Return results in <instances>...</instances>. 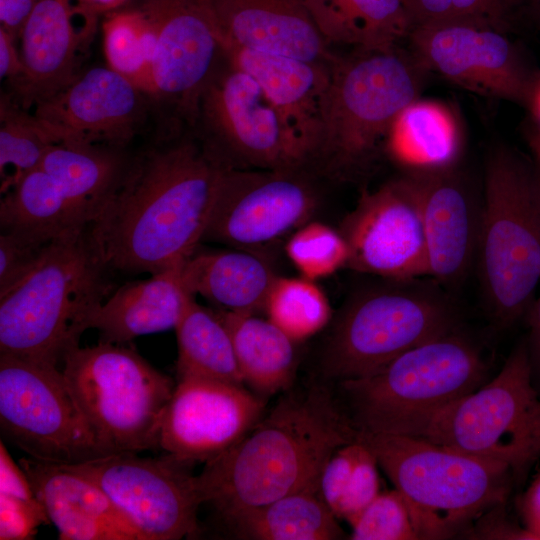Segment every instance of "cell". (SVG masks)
<instances>
[{"instance_id": "47", "label": "cell", "mask_w": 540, "mask_h": 540, "mask_svg": "<svg viewBox=\"0 0 540 540\" xmlns=\"http://www.w3.org/2000/svg\"><path fill=\"white\" fill-rule=\"evenodd\" d=\"M133 0H76L87 21L97 28L99 18L121 9Z\"/></svg>"}, {"instance_id": "1", "label": "cell", "mask_w": 540, "mask_h": 540, "mask_svg": "<svg viewBox=\"0 0 540 540\" xmlns=\"http://www.w3.org/2000/svg\"><path fill=\"white\" fill-rule=\"evenodd\" d=\"M222 170L195 137L170 135L134 154L88 227L108 268L151 275L182 263L203 241Z\"/></svg>"}, {"instance_id": "16", "label": "cell", "mask_w": 540, "mask_h": 540, "mask_svg": "<svg viewBox=\"0 0 540 540\" xmlns=\"http://www.w3.org/2000/svg\"><path fill=\"white\" fill-rule=\"evenodd\" d=\"M407 39L426 70L474 93L530 108L540 78L505 31L442 22L413 27Z\"/></svg>"}, {"instance_id": "46", "label": "cell", "mask_w": 540, "mask_h": 540, "mask_svg": "<svg viewBox=\"0 0 540 540\" xmlns=\"http://www.w3.org/2000/svg\"><path fill=\"white\" fill-rule=\"evenodd\" d=\"M39 0H0V26L19 42L22 27Z\"/></svg>"}, {"instance_id": "25", "label": "cell", "mask_w": 540, "mask_h": 540, "mask_svg": "<svg viewBox=\"0 0 540 540\" xmlns=\"http://www.w3.org/2000/svg\"><path fill=\"white\" fill-rule=\"evenodd\" d=\"M195 296L181 274V263L144 280L120 286L94 314L90 329L100 341L125 344L136 337L175 329Z\"/></svg>"}, {"instance_id": "51", "label": "cell", "mask_w": 540, "mask_h": 540, "mask_svg": "<svg viewBox=\"0 0 540 540\" xmlns=\"http://www.w3.org/2000/svg\"><path fill=\"white\" fill-rule=\"evenodd\" d=\"M526 3L532 7L540 20V0H526Z\"/></svg>"}, {"instance_id": "31", "label": "cell", "mask_w": 540, "mask_h": 540, "mask_svg": "<svg viewBox=\"0 0 540 540\" xmlns=\"http://www.w3.org/2000/svg\"><path fill=\"white\" fill-rule=\"evenodd\" d=\"M319 491L303 490L248 508L224 523L240 539L335 540L344 531Z\"/></svg>"}, {"instance_id": "50", "label": "cell", "mask_w": 540, "mask_h": 540, "mask_svg": "<svg viewBox=\"0 0 540 540\" xmlns=\"http://www.w3.org/2000/svg\"><path fill=\"white\" fill-rule=\"evenodd\" d=\"M530 108L532 109L536 118L540 121V82L534 94Z\"/></svg>"}, {"instance_id": "43", "label": "cell", "mask_w": 540, "mask_h": 540, "mask_svg": "<svg viewBox=\"0 0 540 540\" xmlns=\"http://www.w3.org/2000/svg\"><path fill=\"white\" fill-rule=\"evenodd\" d=\"M0 494L32 504L41 503L21 466L10 457L3 440L0 442Z\"/></svg>"}, {"instance_id": "14", "label": "cell", "mask_w": 540, "mask_h": 540, "mask_svg": "<svg viewBox=\"0 0 540 540\" xmlns=\"http://www.w3.org/2000/svg\"><path fill=\"white\" fill-rule=\"evenodd\" d=\"M62 465L94 482L144 540L192 538L200 531L202 499L192 463L166 453L149 458L117 452Z\"/></svg>"}, {"instance_id": "3", "label": "cell", "mask_w": 540, "mask_h": 540, "mask_svg": "<svg viewBox=\"0 0 540 540\" xmlns=\"http://www.w3.org/2000/svg\"><path fill=\"white\" fill-rule=\"evenodd\" d=\"M88 228L49 243L34 269L0 295V355L61 368L113 289Z\"/></svg>"}, {"instance_id": "17", "label": "cell", "mask_w": 540, "mask_h": 540, "mask_svg": "<svg viewBox=\"0 0 540 540\" xmlns=\"http://www.w3.org/2000/svg\"><path fill=\"white\" fill-rule=\"evenodd\" d=\"M339 231L349 251L346 268L383 279L429 276L419 202L405 174L364 191Z\"/></svg>"}, {"instance_id": "9", "label": "cell", "mask_w": 540, "mask_h": 540, "mask_svg": "<svg viewBox=\"0 0 540 540\" xmlns=\"http://www.w3.org/2000/svg\"><path fill=\"white\" fill-rule=\"evenodd\" d=\"M81 411L107 454L159 449L174 381L124 344L73 349L61 366Z\"/></svg>"}, {"instance_id": "37", "label": "cell", "mask_w": 540, "mask_h": 540, "mask_svg": "<svg viewBox=\"0 0 540 540\" xmlns=\"http://www.w3.org/2000/svg\"><path fill=\"white\" fill-rule=\"evenodd\" d=\"M264 310L268 319L295 342L321 331L332 316L325 293L315 281L303 276H277Z\"/></svg>"}, {"instance_id": "34", "label": "cell", "mask_w": 540, "mask_h": 540, "mask_svg": "<svg viewBox=\"0 0 540 540\" xmlns=\"http://www.w3.org/2000/svg\"><path fill=\"white\" fill-rule=\"evenodd\" d=\"M378 461L360 438L336 449L325 463L319 494L338 520L349 524L380 493Z\"/></svg>"}, {"instance_id": "12", "label": "cell", "mask_w": 540, "mask_h": 540, "mask_svg": "<svg viewBox=\"0 0 540 540\" xmlns=\"http://www.w3.org/2000/svg\"><path fill=\"white\" fill-rule=\"evenodd\" d=\"M0 429L33 459L76 464L107 455L59 367L0 355Z\"/></svg>"}, {"instance_id": "8", "label": "cell", "mask_w": 540, "mask_h": 540, "mask_svg": "<svg viewBox=\"0 0 540 540\" xmlns=\"http://www.w3.org/2000/svg\"><path fill=\"white\" fill-rule=\"evenodd\" d=\"M385 280L355 294L339 315L322 360L327 379L368 376L458 328L452 297L430 276Z\"/></svg>"}, {"instance_id": "35", "label": "cell", "mask_w": 540, "mask_h": 540, "mask_svg": "<svg viewBox=\"0 0 540 540\" xmlns=\"http://www.w3.org/2000/svg\"><path fill=\"white\" fill-rule=\"evenodd\" d=\"M56 137L32 112L21 107L9 93L0 97L1 194L24 174L39 168Z\"/></svg>"}, {"instance_id": "28", "label": "cell", "mask_w": 540, "mask_h": 540, "mask_svg": "<svg viewBox=\"0 0 540 540\" xmlns=\"http://www.w3.org/2000/svg\"><path fill=\"white\" fill-rule=\"evenodd\" d=\"M327 43L354 50H391L408 38L404 0H301Z\"/></svg>"}, {"instance_id": "24", "label": "cell", "mask_w": 540, "mask_h": 540, "mask_svg": "<svg viewBox=\"0 0 540 540\" xmlns=\"http://www.w3.org/2000/svg\"><path fill=\"white\" fill-rule=\"evenodd\" d=\"M224 42L312 62L335 54L301 0H211Z\"/></svg>"}, {"instance_id": "30", "label": "cell", "mask_w": 540, "mask_h": 540, "mask_svg": "<svg viewBox=\"0 0 540 540\" xmlns=\"http://www.w3.org/2000/svg\"><path fill=\"white\" fill-rule=\"evenodd\" d=\"M217 312L231 335L243 383L262 396L287 390L296 367V342L269 319Z\"/></svg>"}, {"instance_id": "39", "label": "cell", "mask_w": 540, "mask_h": 540, "mask_svg": "<svg viewBox=\"0 0 540 540\" xmlns=\"http://www.w3.org/2000/svg\"><path fill=\"white\" fill-rule=\"evenodd\" d=\"M526 0H404L412 28L442 22H469L506 31L514 9Z\"/></svg>"}, {"instance_id": "23", "label": "cell", "mask_w": 540, "mask_h": 540, "mask_svg": "<svg viewBox=\"0 0 540 540\" xmlns=\"http://www.w3.org/2000/svg\"><path fill=\"white\" fill-rule=\"evenodd\" d=\"M34 492L64 540H144L91 480L62 464L21 458Z\"/></svg>"}, {"instance_id": "38", "label": "cell", "mask_w": 540, "mask_h": 540, "mask_svg": "<svg viewBox=\"0 0 540 540\" xmlns=\"http://www.w3.org/2000/svg\"><path fill=\"white\" fill-rule=\"evenodd\" d=\"M285 252L300 276L313 281L346 268L349 257L346 240L339 230L311 220L292 233Z\"/></svg>"}, {"instance_id": "20", "label": "cell", "mask_w": 540, "mask_h": 540, "mask_svg": "<svg viewBox=\"0 0 540 540\" xmlns=\"http://www.w3.org/2000/svg\"><path fill=\"white\" fill-rule=\"evenodd\" d=\"M454 166L405 173L419 202L429 276L447 290L466 278L476 260L481 213Z\"/></svg>"}, {"instance_id": "4", "label": "cell", "mask_w": 540, "mask_h": 540, "mask_svg": "<svg viewBox=\"0 0 540 540\" xmlns=\"http://www.w3.org/2000/svg\"><path fill=\"white\" fill-rule=\"evenodd\" d=\"M330 70L310 169L350 181L365 175L386 151L398 116L418 98L426 69L398 47L335 55Z\"/></svg>"}, {"instance_id": "19", "label": "cell", "mask_w": 540, "mask_h": 540, "mask_svg": "<svg viewBox=\"0 0 540 540\" xmlns=\"http://www.w3.org/2000/svg\"><path fill=\"white\" fill-rule=\"evenodd\" d=\"M153 110L143 90L105 66L81 72L61 92L34 107L33 113L58 142L127 148Z\"/></svg>"}, {"instance_id": "22", "label": "cell", "mask_w": 540, "mask_h": 540, "mask_svg": "<svg viewBox=\"0 0 540 540\" xmlns=\"http://www.w3.org/2000/svg\"><path fill=\"white\" fill-rule=\"evenodd\" d=\"M225 57L251 75L310 168L330 83V62H312L223 43Z\"/></svg>"}, {"instance_id": "10", "label": "cell", "mask_w": 540, "mask_h": 540, "mask_svg": "<svg viewBox=\"0 0 540 540\" xmlns=\"http://www.w3.org/2000/svg\"><path fill=\"white\" fill-rule=\"evenodd\" d=\"M488 367L479 348L459 329L422 343L377 372L341 381L356 426L384 432L394 422L475 391Z\"/></svg>"}, {"instance_id": "45", "label": "cell", "mask_w": 540, "mask_h": 540, "mask_svg": "<svg viewBox=\"0 0 540 540\" xmlns=\"http://www.w3.org/2000/svg\"><path fill=\"white\" fill-rule=\"evenodd\" d=\"M13 35L0 26V78L9 83L10 89L21 80L24 74V64Z\"/></svg>"}, {"instance_id": "5", "label": "cell", "mask_w": 540, "mask_h": 540, "mask_svg": "<svg viewBox=\"0 0 540 540\" xmlns=\"http://www.w3.org/2000/svg\"><path fill=\"white\" fill-rule=\"evenodd\" d=\"M475 261L488 313L513 325L540 284V180L537 166L505 146L485 164Z\"/></svg>"}, {"instance_id": "6", "label": "cell", "mask_w": 540, "mask_h": 540, "mask_svg": "<svg viewBox=\"0 0 540 540\" xmlns=\"http://www.w3.org/2000/svg\"><path fill=\"white\" fill-rule=\"evenodd\" d=\"M527 343L499 373L473 392L412 414L382 433L421 438L506 466L519 484L540 458V397L532 383Z\"/></svg>"}, {"instance_id": "11", "label": "cell", "mask_w": 540, "mask_h": 540, "mask_svg": "<svg viewBox=\"0 0 540 540\" xmlns=\"http://www.w3.org/2000/svg\"><path fill=\"white\" fill-rule=\"evenodd\" d=\"M193 130L222 169L309 168L258 82L224 52L202 90Z\"/></svg>"}, {"instance_id": "40", "label": "cell", "mask_w": 540, "mask_h": 540, "mask_svg": "<svg viewBox=\"0 0 540 540\" xmlns=\"http://www.w3.org/2000/svg\"><path fill=\"white\" fill-rule=\"evenodd\" d=\"M353 540H418L410 507L396 490L380 492L350 523Z\"/></svg>"}, {"instance_id": "44", "label": "cell", "mask_w": 540, "mask_h": 540, "mask_svg": "<svg viewBox=\"0 0 540 540\" xmlns=\"http://www.w3.org/2000/svg\"><path fill=\"white\" fill-rule=\"evenodd\" d=\"M516 507L522 527L533 540H540V473L517 497Z\"/></svg>"}, {"instance_id": "33", "label": "cell", "mask_w": 540, "mask_h": 540, "mask_svg": "<svg viewBox=\"0 0 540 540\" xmlns=\"http://www.w3.org/2000/svg\"><path fill=\"white\" fill-rule=\"evenodd\" d=\"M177 376L243 385L231 335L217 310L189 303L176 327Z\"/></svg>"}, {"instance_id": "13", "label": "cell", "mask_w": 540, "mask_h": 540, "mask_svg": "<svg viewBox=\"0 0 540 540\" xmlns=\"http://www.w3.org/2000/svg\"><path fill=\"white\" fill-rule=\"evenodd\" d=\"M151 24L155 47L149 98L170 129L194 128L202 90L223 56L211 0H133Z\"/></svg>"}, {"instance_id": "18", "label": "cell", "mask_w": 540, "mask_h": 540, "mask_svg": "<svg viewBox=\"0 0 540 540\" xmlns=\"http://www.w3.org/2000/svg\"><path fill=\"white\" fill-rule=\"evenodd\" d=\"M265 401L243 385L179 377L165 409L159 449L206 463L235 445L264 416Z\"/></svg>"}, {"instance_id": "29", "label": "cell", "mask_w": 540, "mask_h": 540, "mask_svg": "<svg viewBox=\"0 0 540 540\" xmlns=\"http://www.w3.org/2000/svg\"><path fill=\"white\" fill-rule=\"evenodd\" d=\"M85 228L88 225L40 167L1 194V232L45 245Z\"/></svg>"}, {"instance_id": "49", "label": "cell", "mask_w": 540, "mask_h": 540, "mask_svg": "<svg viewBox=\"0 0 540 540\" xmlns=\"http://www.w3.org/2000/svg\"><path fill=\"white\" fill-rule=\"evenodd\" d=\"M529 141L536 158V166L540 180V127H535L531 131Z\"/></svg>"}, {"instance_id": "15", "label": "cell", "mask_w": 540, "mask_h": 540, "mask_svg": "<svg viewBox=\"0 0 540 540\" xmlns=\"http://www.w3.org/2000/svg\"><path fill=\"white\" fill-rule=\"evenodd\" d=\"M319 199L309 168L223 169L202 242L255 251L310 221Z\"/></svg>"}, {"instance_id": "41", "label": "cell", "mask_w": 540, "mask_h": 540, "mask_svg": "<svg viewBox=\"0 0 540 540\" xmlns=\"http://www.w3.org/2000/svg\"><path fill=\"white\" fill-rule=\"evenodd\" d=\"M47 245L0 233V295L16 286L34 269Z\"/></svg>"}, {"instance_id": "7", "label": "cell", "mask_w": 540, "mask_h": 540, "mask_svg": "<svg viewBox=\"0 0 540 540\" xmlns=\"http://www.w3.org/2000/svg\"><path fill=\"white\" fill-rule=\"evenodd\" d=\"M359 438L405 498L423 540L460 534L483 513L504 505L516 484L498 462L421 438L362 430Z\"/></svg>"}, {"instance_id": "21", "label": "cell", "mask_w": 540, "mask_h": 540, "mask_svg": "<svg viewBox=\"0 0 540 540\" xmlns=\"http://www.w3.org/2000/svg\"><path fill=\"white\" fill-rule=\"evenodd\" d=\"M96 29L76 0H39L19 36L24 74L10 96L30 110L69 86L81 73L79 55Z\"/></svg>"}, {"instance_id": "2", "label": "cell", "mask_w": 540, "mask_h": 540, "mask_svg": "<svg viewBox=\"0 0 540 540\" xmlns=\"http://www.w3.org/2000/svg\"><path fill=\"white\" fill-rule=\"evenodd\" d=\"M359 434L324 386L288 393L235 445L205 463L196 475L202 505L224 522L288 494L318 490L329 457Z\"/></svg>"}, {"instance_id": "26", "label": "cell", "mask_w": 540, "mask_h": 540, "mask_svg": "<svg viewBox=\"0 0 540 540\" xmlns=\"http://www.w3.org/2000/svg\"><path fill=\"white\" fill-rule=\"evenodd\" d=\"M188 290L219 309L255 314L265 308L277 275L255 251L205 250L200 245L181 263Z\"/></svg>"}, {"instance_id": "32", "label": "cell", "mask_w": 540, "mask_h": 540, "mask_svg": "<svg viewBox=\"0 0 540 540\" xmlns=\"http://www.w3.org/2000/svg\"><path fill=\"white\" fill-rule=\"evenodd\" d=\"M461 150V133L452 112L437 101L415 99L395 121L386 151L411 169L455 165Z\"/></svg>"}, {"instance_id": "42", "label": "cell", "mask_w": 540, "mask_h": 540, "mask_svg": "<svg viewBox=\"0 0 540 540\" xmlns=\"http://www.w3.org/2000/svg\"><path fill=\"white\" fill-rule=\"evenodd\" d=\"M49 522L41 503L32 504L0 494L1 540L31 539L41 524Z\"/></svg>"}, {"instance_id": "36", "label": "cell", "mask_w": 540, "mask_h": 540, "mask_svg": "<svg viewBox=\"0 0 540 540\" xmlns=\"http://www.w3.org/2000/svg\"><path fill=\"white\" fill-rule=\"evenodd\" d=\"M102 33L107 66L149 96L155 36L147 18L128 4L104 16Z\"/></svg>"}, {"instance_id": "48", "label": "cell", "mask_w": 540, "mask_h": 540, "mask_svg": "<svg viewBox=\"0 0 540 540\" xmlns=\"http://www.w3.org/2000/svg\"><path fill=\"white\" fill-rule=\"evenodd\" d=\"M530 326L529 342L527 343L531 363H536L540 370V294L533 300L528 312Z\"/></svg>"}, {"instance_id": "27", "label": "cell", "mask_w": 540, "mask_h": 540, "mask_svg": "<svg viewBox=\"0 0 540 540\" xmlns=\"http://www.w3.org/2000/svg\"><path fill=\"white\" fill-rule=\"evenodd\" d=\"M133 155L127 148L107 144L58 142L39 167L53 178L89 227L122 185Z\"/></svg>"}]
</instances>
